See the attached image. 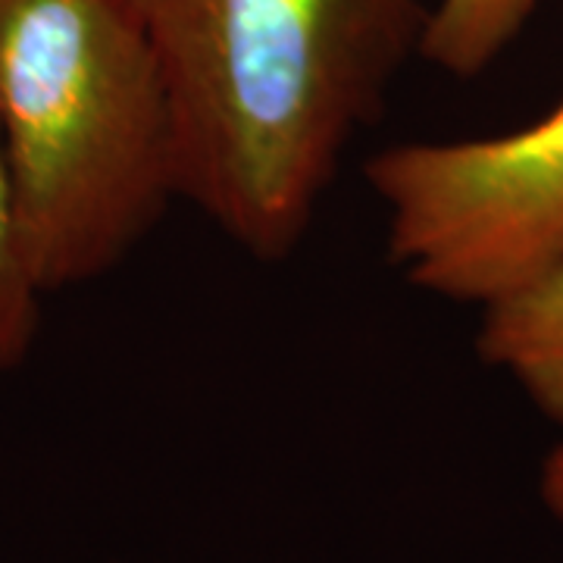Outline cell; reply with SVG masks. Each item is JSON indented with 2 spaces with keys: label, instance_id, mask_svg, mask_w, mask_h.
<instances>
[{
  "label": "cell",
  "instance_id": "cell-4",
  "mask_svg": "<svg viewBox=\"0 0 563 563\" xmlns=\"http://www.w3.org/2000/svg\"><path fill=\"white\" fill-rule=\"evenodd\" d=\"M476 351L563 429V263L483 307Z\"/></svg>",
  "mask_w": 563,
  "mask_h": 563
},
{
  "label": "cell",
  "instance_id": "cell-7",
  "mask_svg": "<svg viewBox=\"0 0 563 563\" xmlns=\"http://www.w3.org/2000/svg\"><path fill=\"white\" fill-rule=\"evenodd\" d=\"M539 495L551 517L563 520V442L544 457L542 479H539Z\"/></svg>",
  "mask_w": 563,
  "mask_h": 563
},
{
  "label": "cell",
  "instance_id": "cell-6",
  "mask_svg": "<svg viewBox=\"0 0 563 563\" xmlns=\"http://www.w3.org/2000/svg\"><path fill=\"white\" fill-rule=\"evenodd\" d=\"M44 288L22 239L13 181L0 144V376L20 369L38 342Z\"/></svg>",
  "mask_w": 563,
  "mask_h": 563
},
{
  "label": "cell",
  "instance_id": "cell-2",
  "mask_svg": "<svg viewBox=\"0 0 563 563\" xmlns=\"http://www.w3.org/2000/svg\"><path fill=\"white\" fill-rule=\"evenodd\" d=\"M0 144L44 295L113 273L181 201L169 88L125 0H0Z\"/></svg>",
  "mask_w": 563,
  "mask_h": 563
},
{
  "label": "cell",
  "instance_id": "cell-5",
  "mask_svg": "<svg viewBox=\"0 0 563 563\" xmlns=\"http://www.w3.org/2000/svg\"><path fill=\"white\" fill-rule=\"evenodd\" d=\"M542 0H439L429 7L420 57L454 79L483 76L520 38Z\"/></svg>",
  "mask_w": 563,
  "mask_h": 563
},
{
  "label": "cell",
  "instance_id": "cell-1",
  "mask_svg": "<svg viewBox=\"0 0 563 563\" xmlns=\"http://www.w3.org/2000/svg\"><path fill=\"white\" fill-rule=\"evenodd\" d=\"M179 132L181 201L285 261L413 54L420 0H125Z\"/></svg>",
  "mask_w": 563,
  "mask_h": 563
},
{
  "label": "cell",
  "instance_id": "cell-3",
  "mask_svg": "<svg viewBox=\"0 0 563 563\" xmlns=\"http://www.w3.org/2000/svg\"><path fill=\"white\" fill-rule=\"evenodd\" d=\"M363 176L426 295L483 310L563 263V98L498 135L388 144Z\"/></svg>",
  "mask_w": 563,
  "mask_h": 563
}]
</instances>
